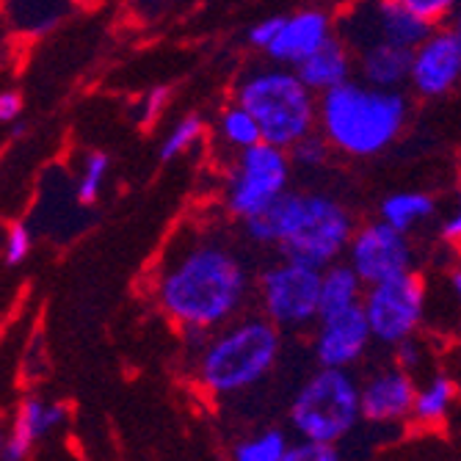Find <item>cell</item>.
<instances>
[{"instance_id": "9c48e42d", "label": "cell", "mask_w": 461, "mask_h": 461, "mask_svg": "<svg viewBox=\"0 0 461 461\" xmlns=\"http://www.w3.org/2000/svg\"><path fill=\"white\" fill-rule=\"evenodd\" d=\"M359 307L373 343L395 346L398 340L420 331L426 321V279L414 268L409 274L367 285Z\"/></svg>"}, {"instance_id": "7a4b0ae2", "label": "cell", "mask_w": 461, "mask_h": 461, "mask_svg": "<svg viewBox=\"0 0 461 461\" xmlns=\"http://www.w3.org/2000/svg\"><path fill=\"white\" fill-rule=\"evenodd\" d=\"M240 230L249 243L274 249L279 258L326 268L343 260L357 219L340 196L287 188L266 211L240 221Z\"/></svg>"}, {"instance_id": "484cf974", "label": "cell", "mask_w": 461, "mask_h": 461, "mask_svg": "<svg viewBox=\"0 0 461 461\" xmlns=\"http://www.w3.org/2000/svg\"><path fill=\"white\" fill-rule=\"evenodd\" d=\"M331 147L326 144V139L318 133V128L307 136H302L296 144L287 147V158L293 169H302V172H318L331 160Z\"/></svg>"}, {"instance_id": "52a82bcc", "label": "cell", "mask_w": 461, "mask_h": 461, "mask_svg": "<svg viewBox=\"0 0 461 461\" xmlns=\"http://www.w3.org/2000/svg\"><path fill=\"white\" fill-rule=\"evenodd\" d=\"M321 268L279 258L255 274V302L282 334L310 331L321 315Z\"/></svg>"}, {"instance_id": "d6986e66", "label": "cell", "mask_w": 461, "mask_h": 461, "mask_svg": "<svg viewBox=\"0 0 461 461\" xmlns=\"http://www.w3.org/2000/svg\"><path fill=\"white\" fill-rule=\"evenodd\" d=\"M456 398H458V387L453 382V375L445 370H437L423 384H417L409 420L420 431L445 429L450 420V411L456 406Z\"/></svg>"}, {"instance_id": "5bb4252c", "label": "cell", "mask_w": 461, "mask_h": 461, "mask_svg": "<svg viewBox=\"0 0 461 461\" xmlns=\"http://www.w3.org/2000/svg\"><path fill=\"white\" fill-rule=\"evenodd\" d=\"M417 382L398 365L379 367L359 384V414L373 426H401L409 423Z\"/></svg>"}, {"instance_id": "30bf717a", "label": "cell", "mask_w": 461, "mask_h": 461, "mask_svg": "<svg viewBox=\"0 0 461 461\" xmlns=\"http://www.w3.org/2000/svg\"><path fill=\"white\" fill-rule=\"evenodd\" d=\"M331 25L351 53L365 45H375V41L414 50L434 28L431 23L398 6L395 0H359L338 20H331Z\"/></svg>"}, {"instance_id": "f1b7e54d", "label": "cell", "mask_w": 461, "mask_h": 461, "mask_svg": "<svg viewBox=\"0 0 461 461\" xmlns=\"http://www.w3.org/2000/svg\"><path fill=\"white\" fill-rule=\"evenodd\" d=\"M33 249V235H31V227L17 221L6 230V243H4V260L6 266H20L28 260Z\"/></svg>"}, {"instance_id": "836d02e7", "label": "cell", "mask_w": 461, "mask_h": 461, "mask_svg": "<svg viewBox=\"0 0 461 461\" xmlns=\"http://www.w3.org/2000/svg\"><path fill=\"white\" fill-rule=\"evenodd\" d=\"M439 240L447 243L450 249L458 246V240H461V216L458 213H450L447 219L439 221Z\"/></svg>"}, {"instance_id": "e575fe53", "label": "cell", "mask_w": 461, "mask_h": 461, "mask_svg": "<svg viewBox=\"0 0 461 461\" xmlns=\"http://www.w3.org/2000/svg\"><path fill=\"white\" fill-rule=\"evenodd\" d=\"M450 290H453V296H456V299L461 296V271H458V268L450 271Z\"/></svg>"}, {"instance_id": "8992f818", "label": "cell", "mask_w": 461, "mask_h": 461, "mask_svg": "<svg viewBox=\"0 0 461 461\" xmlns=\"http://www.w3.org/2000/svg\"><path fill=\"white\" fill-rule=\"evenodd\" d=\"M287 420L299 439L340 445L359 420V382L348 367H318L293 395Z\"/></svg>"}, {"instance_id": "2e32d148", "label": "cell", "mask_w": 461, "mask_h": 461, "mask_svg": "<svg viewBox=\"0 0 461 461\" xmlns=\"http://www.w3.org/2000/svg\"><path fill=\"white\" fill-rule=\"evenodd\" d=\"M334 33L331 17L321 9H302L290 17H282V25L271 45L263 50L274 64L296 67L312 50H318L323 41Z\"/></svg>"}, {"instance_id": "ac0fdd59", "label": "cell", "mask_w": 461, "mask_h": 461, "mask_svg": "<svg viewBox=\"0 0 461 461\" xmlns=\"http://www.w3.org/2000/svg\"><path fill=\"white\" fill-rule=\"evenodd\" d=\"M351 56H354V72L359 75V80L370 83V86H379V89H403L406 86L411 50L375 41V45H365V48L354 50Z\"/></svg>"}, {"instance_id": "ffe728a7", "label": "cell", "mask_w": 461, "mask_h": 461, "mask_svg": "<svg viewBox=\"0 0 461 461\" xmlns=\"http://www.w3.org/2000/svg\"><path fill=\"white\" fill-rule=\"evenodd\" d=\"M362 293L365 282L346 260H334L326 268H321V315L357 307L362 302Z\"/></svg>"}, {"instance_id": "6da1fadb", "label": "cell", "mask_w": 461, "mask_h": 461, "mask_svg": "<svg viewBox=\"0 0 461 461\" xmlns=\"http://www.w3.org/2000/svg\"><path fill=\"white\" fill-rule=\"evenodd\" d=\"M152 299L183 334H207L255 302V268L227 227L180 224L152 268Z\"/></svg>"}, {"instance_id": "8fae6325", "label": "cell", "mask_w": 461, "mask_h": 461, "mask_svg": "<svg viewBox=\"0 0 461 461\" xmlns=\"http://www.w3.org/2000/svg\"><path fill=\"white\" fill-rule=\"evenodd\" d=\"M343 260L359 274V279L367 287L414 271L417 251L406 232H398L382 219H375L354 230Z\"/></svg>"}, {"instance_id": "8d00e7d4", "label": "cell", "mask_w": 461, "mask_h": 461, "mask_svg": "<svg viewBox=\"0 0 461 461\" xmlns=\"http://www.w3.org/2000/svg\"><path fill=\"white\" fill-rule=\"evenodd\" d=\"M133 6H144V4H155V0H131Z\"/></svg>"}, {"instance_id": "44dd1931", "label": "cell", "mask_w": 461, "mask_h": 461, "mask_svg": "<svg viewBox=\"0 0 461 461\" xmlns=\"http://www.w3.org/2000/svg\"><path fill=\"white\" fill-rule=\"evenodd\" d=\"M434 211H437L434 196H429L423 191H398V194H390L379 204V219L384 224H390L393 230L411 235V230L417 224L429 221L434 216Z\"/></svg>"}, {"instance_id": "5b68a950", "label": "cell", "mask_w": 461, "mask_h": 461, "mask_svg": "<svg viewBox=\"0 0 461 461\" xmlns=\"http://www.w3.org/2000/svg\"><path fill=\"white\" fill-rule=\"evenodd\" d=\"M235 103L255 116L260 139L287 149L318 128V95L310 92L293 67H251L235 83Z\"/></svg>"}, {"instance_id": "277c9868", "label": "cell", "mask_w": 461, "mask_h": 461, "mask_svg": "<svg viewBox=\"0 0 461 461\" xmlns=\"http://www.w3.org/2000/svg\"><path fill=\"white\" fill-rule=\"evenodd\" d=\"M194 382L211 398H235L263 384L282 357V331L260 312H243L191 348Z\"/></svg>"}, {"instance_id": "4fadbf2b", "label": "cell", "mask_w": 461, "mask_h": 461, "mask_svg": "<svg viewBox=\"0 0 461 461\" xmlns=\"http://www.w3.org/2000/svg\"><path fill=\"white\" fill-rule=\"evenodd\" d=\"M373 346L362 307L318 315L312 326V354L323 367H357Z\"/></svg>"}, {"instance_id": "d4e9b609", "label": "cell", "mask_w": 461, "mask_h": 461, "mask_svg": "<svg viewBox=\"0 0 461 461\" xmlns=\"http://www.w3.org/2000/svg\"><path fill=\"white\" fill-rule=\"evenodd\" d=\"M108 172H111V158L105 152H89L86 155V160H83V169H80V177L75 183L77 204H83V207L97 204V199L103 194V185L108 180Z\"/></svg>"}, {"instance_id": "7402d4cb", "label": "cell", "mask_w": 461, "mask_h": 461, "mask_svg": "<svg viewBox=\"0 0 461 461\" xmlns=\"http://www.w3.org/2000/svg\"><path fill=\"white\" fill-rule=\"evenodd\" d=\"M216 136H219V141H221L224 147H230L232 152H240V149H246V147H251V144L263 141L255 116H251L243 105H238L235 100L219 111V119H216Z\"/></svg>"}, {"instance_id": "ba28073f", "label": "cell", "mask_w": 461, "mask_h": 461, "mask_svg": "<svg viewBox=\"0 0 461 461\" xmlns=\"http://www.w3.org/2000/svg\"><path fill=\"white\" fill-rule=\"evenodd\" d=\"M290 183L293 166L287 149L274 147L268 141H258L235 152L224 185V211L240 224L266 211L279 194L290 188Z\"/></svg>"}, {"instance_id": "83f0119b", "label": "cell", "mask_w": 461, "mask_h": 461, "mask_svg": "<svg viewBox=\"0 0 461 461\" xmlns=\"http://www.w3.org/2000/svg\"><path fill=\"white\" fill-rule=\"evenodd\" d=\"M340 445H329V442H315V439H299L290 442L285 461H338Z\"/></svg>"}, {"instance_id": "9a60e30c", "label": "cell", "mask_w": 461, "mask_h": 461, "mask_svg": "<svg viewBox=\"0 0 461 461\" xmlns=\"http://www.w3.org/2000/svg\"><path fill=\"white\" fill-rule=\"evenodd\" d=\"M67 420H69L67 403H61V401L48 403L36 395H28L14 414V423H12V431L6 434V445H4L0 458L4 461H25L41 439L50 437L53 431H59Z\"/></svg>"}, {"instance_id": "cb8c5ba5", "label": "cell", "mask_w": 461, "mask_h": 461, "mask_svg": "<svg viewBox=\"0 0 461 461\" xmlns=\"http://www.w3.org/2000/svg\"><path fill=\"white\" fill-rule=\"evenodd\" d=\"M287 445L290 439L282 429H266L235 442L230 456L235 461H285Z\"/></svg>"}, {"instance_id": "4dcf8cb0", "label": "cell", "mask_w": 461, "mask_h": 461, "mask_svg": "<svg viewBox=\"0 0 461 461\" xmlns=\"http://www.w3.org/2000/svg\"><path fill=\"white\" fill-rule=\"evenodd\" d=\"M166 103H169V89H152V92H147V95L133 105L131 116H133L136 124L147 128V124H152V122L163 113Z\"/></svg>"}, {"instance_id": "4316f807", "label": "cell", "mask_w": 461, "mask_h": 461, "mask_svg": "<svg viewBox=\"0 0 461 461\" xmlns=\"http://www.w3.org/2000/svg\"><path fill=\"white\" fill-rule=\"evenodd\" d=\"M395 4L431 25L447 23V17L456 20L458 14V0H395Z\"/></svg>"}, {"instance_id": "7c38bea8", "label": "cell", "mask_w": 461, "mask_h": 461, "mask_svg": "<svg viewBox=\"0 0 461 461\" xmlns=\"http://www.w3.org/2000/svg\"><path fill=\"white\" fill-rule=\"evenodd\" d=\"M461 80V28L453 20L439 23L411 50L406 86L420 100H445Z\"/></svg>"}, {"instance_id": "1f68e13d", "label": "cell", "mask_w": 461, "mask_h": 461, "mask_svg": "<svg viewBox=\"0 0 461 461\" xmlns=\"http://www.w3.org/2000/svg\"><path fill=\"white\" fill-rule=\"evenodd\" d=\"M279 25H282V17H266L258 25H251L249 28V45L255 50H266L271 45V39L276 36Z\"/></svg>"}, {"instance_id": "f546056e", "label": "cell", "mask_w": 461, "mask_h": 461, "mask_svg": "<svg viewBox=\"0 0 461 461\" xmlns=\"http://www.w3.org/2000/svg\"><path fill=\"white\" fill-rule=\"evenodd\" d=\"M393 348V365H398L401 370H406V373H411V375H417V370L423 367V362H426V346L417 340V334H411V338H403V340H398L395 346H390Z\"/></svg>"}, {"instance_id": "603a6c76", "label": "cell", "mask_w": 461, "mask_h": 461, "mask_svg": "<svg viewBox=\"0 0 461 461\" xmlns=\"http://www.w3.org/2000/svg\"><path fill=\"white\" fill-rule=\"evenodd\" d=\"M204 136H207V122L199 113H188L163 136V141L158 147V158L163 163H172V160L188 155L196 144H202Z\"/></svg>"}, {"instance_id": "3957f363", "label": "cell", "mask_w": 461, "mask_h": 461, "mask_svg": "<svg viewBox=\"0 0 461 461\" xmlns=\"http://www.w3.org/2000/svg\"><path fill=\"white\" fill-rule=\"evenodd\" d=\"M411 116L403 89H379L348 77L340 86L318 95V133L331 152L367 160L387 152Z\"/></svg>"}, {"instance_id": "d6a6232c", "label": "cell", "mask_w": 461, "mask_h": 461, "mask_svg": "<svg viewBox=\"0 0 461 461\" xmlns=\"http://www.w3.org/2000/svg\"><path fill=\"white\" fill-rule=\"evenodd\" d=\"M23 113V97L17 92H0V124H12Z\"/></svg>"}, {"instance_id": "d590c367", "label": "cell", "mask_w": 461, "mask_h": 461, "mask_svg": "<svg viewBox=\"0 0 461 461\" xmlns=\"http://www.w3.org/2000/svg\"><path fill=\"white\" fill-rule=\"evenodd\" d=\"M4 445H6V431L0 429V453H4Z\"/></svg>"}, {"instance_id": "e0dca14e", "label": "cell", "mask_w": 461, "mask_h": 461, "mask_svg": "<svg viewBox=\"0 0 461 461\" xmlns=\"http://www.w3.org/2000/svg\"><path fill=\"white\" fill-rule=\"evenodd\" d=\"M293 69H296V75L310 92L323 95L334 86H340L343 80L354 77V56L346 41L338 33H331L318 50H312Z\"/></svg>"}]
</instances>
